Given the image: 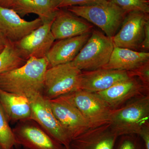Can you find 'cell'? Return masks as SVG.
<instances>
[{"instance_id": "277c9868", "label": "cell", "mask_w": 149, "mask_h": 149, "mask_svg": "<svg viewBox=\"0 0 149 149\" xmlns=\"http://www.w3.org/2000/svg\"><path fill=\"white\" fill-rule=\"evenodd\" d=\"M114 47L112 37L93 30L72 63L82 71L103 68L109 61Z\"/></svg>"}, {"instance_id": "d4e9b609", "label": "cell", "mask_w": 149, "mask_h": 149, "mask_svg": "<svg viewBox=\"0 0 149 149\" xmlns=\"http://www.w3.org/2000/svg\"><path fill=\"white\" fill-rule=\"evenodd\" d=\"M104 0H53L57 9L66 8L72 6L89 5L100 2Z\"/></svg>"}, {"instance_id": "5bb4252c", "label": "cell", "mask_w": 149, "mask_h": 149, "mask_svg": "<svg viewBox=\"0 0 149 149\" xmlns=\"http://www.w3.org/2000/svg\"><path fill=\"white\" fill-rule=\"evenodd\" d=\"M118 137L108 123L89 128L72 139L68 149H114Z\"/></svg>"}, {"instance_id": "6da1fadb", "label": "cell", "mask_w": 149, "mask_h": 149, "mask_svg": "<svg viewBox=\"0 0 149 149\" xmlns=\"http://www.w3.org/2000/svg\"><path fill=\"white\" fill-rule=\"evenodd\" d=\"M49 68L46 58H30L22 66L0 74V88L27 98L36 93L42 95L45 74Z\"/></svg>"}, {"instance_id": "5b68a950", "label": "cell", "mask_w": 149, "mask_h": 149, "mask_svg": "<svg viewBox=\"0 0 149 149\" xmlns=\"http://www.w3.org/2000/svg\"><path fill=\"white\" fill-rule=\"evenodd\" d=\"M82 72L72 62L49 68L45 74L43 96L51 100L80 90Z\"/></svg>"}, {"instance_id": "e0dca14e", "label": "cell", "mask_w": 149, "mask_h": 149, "mask_svg": "<svg viewBox=\"0 0 149 149\" xmlns=\"http://www.w3.org/2000/svg\"><path fill=\"white\" fill-rule=\"evenodd\" d=\"M144 89L141 81L136 77L131 76L105 91L96 93L113 109L128 100L138 96Z\"/></svg>"}, {"instance_id": "7402d4cb", "label": "cell", "mask_w": 149, "mask_h": 149, "mask_svg": "<svg viewBox=\"0 0 149 149\" xmlns=\"http://www.w3.org/2000/svg\"><path fill=\"white\" fill-rule=\"evenodd\" d=\"M16 145L13 130L0 105V145L3 149H12Z\"/></svg>"}, {"instance_id": "4dcf8cb0", "label": "cell", "mask_w": 149, "mask_h": 149, "mask_svg": "<svg viewBox=\"0 0 149 149\" xmlns=\"http://www.w3.org/2000/svg\"><path fill=\"white\" fill-rule=\"evenodd\" d=\"M0 149H3L2 147H1V145H0Z\"/></svg>"}, {"instance_id": "f1b7e54d", "label": "cell", "mask_w": 149, "mask_h": 149, "mask_svg": "<svg viewBox=\"0 0 149 149\" xmlns=\"http://www.w3.org/2000/svg\"><path fill=\"white\" fill-rule=\"evenodd\" d=\"M8 40L0 33V53L5 48Z\"/></svg>"}, {"instance_id": "f546056e", "label": "cell", "mask_w": 149, "mask_h": 149, "mask_svg": "<svg viewBox=\"0 0 149 149\" xmlns=\"http://www.w3.org/2000/svg\"><path fill=\"white\" fill-rule=\"evenodd\" d=\"M13 0H0V6L6 8H10Z\"/></svg>"}, {"instance_id": "4fadbf2b", "label": "cell", "mask_w": 149, "mask_h": 149, "mask_svg": "<svg viewBox=\"0 0 149 149\" xmlns=\"http://www.w3.org/2000/svg\"><path fill=\"white\" fill-rule=\"evenodd\" d=\"M93 25L66 8L59 9L51 25L55 40L75 37L92 32Z\"/></svg>"}, {"instance_id": "4316f807", "label": "cell", "mask_w": 149, "mask_h": 149, "mask_svg": "<svg viewBox=\"0 0 149 149\" xmlns=\"http://www.w3.org/2000/svg\"><path fill=\"white\" fill-rule=\"evenodd\" d=\"M139 50L148 52L149 50V19L147 20L145 25V35L143 40L141 43Z\"/></svg>"}, {"instance_id": "7a4b0ae2", "label": "cell", "mask_w": 149, "mask_h": 149, "mask_svg": "<svg viewBox=\"0 0 149 149\" xmlns=\"http://www.w3.org/2000/svg\"><path fill=\"white\" fill-rule=\"evenodd\" d=\"M66 9L91 22L113 37L120 29L127 13L108 0L89 5L72 6Z\"/></svg>"}, {"instance_id": "cb8c5ba5", "label": "cell", "mask_w": 149, "mask_h": 149, "mask_svg": "<svg viewBox=\"0 0 149 149\" xmlns=\"http://www.w3.org/2000/svg\"><path fill=\"white\" fill-rule=\"evenodd\" d=\"M132 76L138 77L145 89L148 91L149 87V61L135 70L128 71Z\"/></svg>"}, {"instance_id": "83f0119b", "label": "cell", "mask_w": 149, "mask_h": 149, "mask_svg": "<svg viewBox=\"0 0 149 149\" xmlns=\"http://www.w3.org/2000/svg\"><path fill=\"white\" fill-rule=\"evenodd\" d=\"M139 136L143 140L146 149H149V125L144 127Z\"/></svg>"}, {"instance_id": "9c48e42d", "label": "cell", "mask_w": 149, "mask_h": 149, "mask_svg": "<svg viewBox=\"0 0 149 149\" xmlns=\"http://www.w3.org/2000/svg\"><path fill=\"white\" fill-rule=\"evenodd\" d=\"M48 100L55 116L70 141L90 128L80 111L61 97Z\"/></svg>"}, {"instance_id": "8992f818", "label": "cell", "mask_w": 149, "mask_h": 149, "mask_svg": "<svg viewBox=\"0 0 149 149\" xmlns=\"http://www.w3.org/2000/svg\"><path fill=\"white\" fill-rule=\"evenodd\" d=\"M61 97L80 111L90 128L110 123L113 109L97 93L80 90Z\"/></svg>"}, {"instance_id": "3957f363", "label": "cell", "mask_w": 149, "mask_h": 149, "mask_svg": "<svg viewBox=\"0 0 149 149\" xmlns=\"http://www.w3.org/2000/svg\"><path fill=\"white\" fill-rule=\"evenodd\" d=\"M149 97H139L124 107L113 109L110 125L118 137L138 135L149 125Z\"/></svg>"}, {"instance_id": "44dd1931", "label": "cell", "mask_w": 149, "mask_h": 149, "mask_svg": "<svg viewBox=\"0 0 149 149\" xmlns=\"http://www.w3.org/2000/svg\"><path fill=\"white\" fill-rule=\"evenodd\" d=\"M27 61L20 55L13 42L8 40L0 53V74L18 68Z\"/></svg>"}, {"instance_id": "30bf717a", "label": "cell", "mask_w": 149, "mask_h": 149, "mask_svg": "<svg viewBox=\"0 0 149 149\" xmlns=\"http://www.w3.org/2000/svg\"><path fill=\"white\" fill-rule=\"evenodd\" d=\"M17 145L26 149H66L32 120L17 123L13 129Z\"/></svg>"}, {"instance_id": "ac0fdd59", "label": "cell", "mask_w": 149, "mask_h": 149, "mask_svg": "<svg viewBox=\"0 0 149 149\" xmlns=\"http://www.w3.org/2000/svg\"><path fill=\"white\" fill-rule=\"evenodd\" d=\"M0 105L9 122L31 120L32 110L25 96L9 93L0 88Z\"/></svg>"}, {"instance_id": "d6986e66", "label": "cell", "mask_w": 149, "mask_h": 149, "mask_svg": "<svg viewBox=\"0 0 149 149\" xmlns=\"http://www.w3.org/2000/svg\"><path fill=\"white\" fill-rule=\"evenodd\" d=\"M148 61L149 52L114 47L109 61L103 68L130 71Z\"/></svg>"}, {"instance_id": "603a6c76", "label": "cell", "mask_w": 149, "mask_h": 149, "mask_svg": "<svg viewBox=\"0 0 149 149\" xmlns=\"http://www.w3.org/2000/svg\"><path fill=\"white\" fill-rule=\"evenodd\" d=\"M127 13L139 11L149 13V0H108Z\"/></svg>"}, {"instance_id": "52a82bcc", "label": "cell", "mask_w": 149, "mask_h": 149, "mask_svg": "<svg viewBox=\"0 0 149 149\" xmlns=\"http://www.w3.org/2000/svg\"><path fill=\"white\" fill-rule=\"evenodd\" d=\"M28 98L32 110L31 120L68 149L70 140L55 116L48 100L40 93L33 94Z\"/></svg>"}, {"instance_id": "1f68e13d", "label": "cell", "mask_w": 149, "mask_h": 149, "mask_svg": "<svg viewBox=\"0 0 149 149\" xmlns=\"http://www.w3.org/2000/svg\"><path fill=\"white\" fill-rule=\"evenodd\" d=\"M26 149L24 148V149Z\"/></svg>"}, {"instance_id": "8fae6325", "label": "cell", "mask_w": 149, "mask_h": 149, "mask_svg": "<svg viewBox=\"0 0 149 149\" xmlns=\"http://www.w3.org/2000/svg\"><path fill=\"white\" fill-rule=\"evenodd\" d=\"M52 21L44 22L29 35L13 42L17 50L24 59L27 61L31 57L46 58L55 40L51 30Z\"/></svg>"}, {"instance_id": "2e32d148", "label": "cell", "mask_w": 149, "mask_h": 149, "mask_svg": "<svg viewBox=\"0 0 149 149\" xmlns=\"http://www.w3.org/2000/svg\"><path fill=\"white\" fill-rule=\"evenodd\" d=\"M91 34V32L62 39L54 43L46 56L49 67L72 62L87 42Z\"/></svg>"}, {"instance_id": "484cf974", "label": "cell", "mask_w": 149, "mask_h": 149, "mask_svg": "<svg viewBox=\"0 0 149 149\" xmlns=\"http://www.w3.org/2000/svg\"><path fill=\"white\" fill-rule=\"evenodd\" d=\"M123 136L116 149H143L136 138L130 135Z\"/></svg>"}, {"instance_id": "9a60e30c", "label": "cell", "mask_w": 149, "mask_h": 149, "mask_svg": "<svg viewBox=\"0 0 149 149\" xmlns=\"http://www.w3.org/2000/svg\"><path fill=\"white\" fill-rule=\"evenodd\" d=\"M128 71L102 68L82 71L80 90L98 93L131 77Z\"/></svg>"}, {"instance_id": "7c38bea8", "label": "cell", "mask_w": 149, "mask_h": 149, "mask_svg": "<svg viewBox=\"0 0 149 149\" xmlns=\"http://www.w3.org/2000/svg\"><path fill=\"white\" fill-rule=\"evenodd\" d=\"M43 23L39 17L32 21L25 20L12 9L0 6V33L12 42L21 40Z\"/></svg>"}, {"instance_id": "ba28073f", "label": "cell", "mask_w": 149, "mask_h": 149, "mask_svg": "<svg viewBox=\"0 0 149 149\" xmlns=\"http://www.w3.org/2000/svg\"><path fill=\"white\" fill-rule=\"evenodd\" d=\"M148 14L139 11L127 13L120 29L112 37L114 47L138 51L143 40Z\"/></svg>"}, {"instance_id": "ffe728a7", "label": "cell", "mask_w": 149, "mask_h": 149, "mask_svg": "<svg viewBox=\"0 0 149 149\" xmlns=\"http://www.w3.org/2000/svg\"><path fill=\"white\" fill-rule=\"evenodd\" d=\"M10 8L21 17L29 14L37 15L43 23L53 20L59 9L53 0H13Z\"/></svg>"}]
</instances>
